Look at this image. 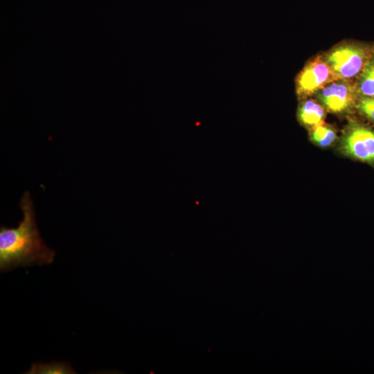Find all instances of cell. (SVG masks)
<instances>
[{
  "label": "cell",
  "mask_w": 374,
  "mask_h": 374,
  "mask_svg": "<svg viewBox=\"0 0 374 374\" xmlns=\"http://www.w3.org/2000/svg\"><path fill=\"white\" fill-rule=\"evenodd\" d=\"M344 151L351 157L374 165V128L352 121L342 140Z\"/></svg>",
  "instance_id": "obj_3"
},
{
  "label": "cell",
  "mask_w": 374,
  "mask_h": 374,
  "mask_svg": "<svg viewBox=\"0 0 374 374\" xmlns=\"http://www.w3.org/2000/svg\"><path fill=\"white\" fill-rule=\"evenodd\" d=\"M355 108L366 119L374 123V98L365 96H358Z\"/></svg>",
  "instance_id": "obj_10"
},
{
  "label": "cell",
  "mask_w": 374,
  "mask_h": 374,
  "mask_svg": "<svg viewBox=\"0 0 374 374\" xmlns=\"http://www.w3.org/2000/svg\"><path fill=\"white\" fill-rule=\"evenodd\" d=\"M321 103L330 112L339 113L355 106L358 94L355 81L334 80L317 92Z\"/></svg>",
  "instance_id": "obj_5"
},
{
  "label": "cell",
  "mask_w": 374,
  "mask_h": 374,
  "mask_svg": "<svg viewBox=\"0 0 374 374\" xmlns=\"http://www.w3.org/2000/svg\"><path fill=\"white\" fill-rule=\"evenodd\" d=\"M374 53V42H344L324 55L336 80L355 81Z\"/></svg>",
  "instance_id": "obj_2"
},
{
  "label": "cell",
  "mask_w": 374,
  "mask_h": 374,
  "mask_svg": "<svg viewBox=\"0 0 374 374\" xmlns=\"http://www.w3.org/2000/svg\"><path fill=\"white\" fill-rule=\"evenodd\" d=\"M311 137L320 146L326 147L334 142L336 134L332 128L322 123L312 128Z\"/></svg>",
  "instance_id": "obj_9"
},
{
  "label": "cell",
  "mask_w": 374,
  "mask_h": 374,
  "mask_svg": "<svg viewBox=\"0 0 374 374\" xmlns=\"http://www.w3.org/2000/svg\"><path fill=\"white\" fill-rule=\"evenodd\" d=\"M325 117L323 107L313 100L304 101L299 109V118L308 127H314L323 123Z\"/></svg>",
  "instance_id": "obj_6"
},
{
  "label": "cell",
  "mask_w": 374,
  "mask_h": 374,
  "mask_svg": "<svg viewBox=\"0 0 374 374\" xmlns=\"http://www.w3.org/2000/svg\"><path fill=\"white\" fill-rule=\"evenodd\" d=\"M359 96L374 98V53L355 80Z\"/></svg>",
  "instance_id": "obj_7"
},
{
  "label": "cell",
  "mask_w": 374,
  "mask_h": 374,
  "mask_svg": "<svg viewBox=\"0 0 374 374\" xmlns=\"http://www.w3.org/2000/svg\"><path fill=\"white\" fill-rule=\"evenodd\" d=\"M23 218L16 228H0V270L48 265L55 253L48 248L37 229L32 199L28 191L19 202Z\"/></svg>",
  "instance_id": "obj_1"
},
{
  "label": "cell",
  "mask_w": 374,
  "mask_h": 374,
  "mask_svg": "<svg viewBox=\"0 0 374 374\" xmlns=\"http://www.w3.org/2000/svg\"><path fill=\"white\" fill-rule=\"evenodd\" d=\"M26 374H73L76 372L70 364L62 362L51 363H34Z\"/></svg>",
  "instance_id": "obj_8"
},
{
  "label": "cell",
  "mask_w": 374,
  "mask_h": 374,
  "mask_svg": "<svg viewBox=\"0 0 374 374\" xmlns=\"http://www.w3.org/2000/svg\"><path fill=\"white\" fill-rule=\"evenodd\" d=\"M334 80L335 78L323 55L317 57L299 73L296 80V92L300 96H308Z\"/></svg>",
  "instance_id": "obj_4"
}]
</instances>
